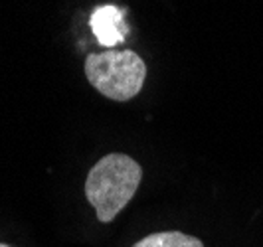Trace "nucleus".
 Returning <instances> with one entry per match:
<instances>
[{
  "label": "nucleus",
  "mask_w": 263,
  "mask_h": 247,
  "mask_svg": "<svg viewBox=\"0 0 263 247\" xmlns=\"http://www.w3.org/2000/svg\"><path fill=\"white\" fill-rule=\"evenodd\" d=\"M143 180L141 164L127 155H105L89 170L85 180V198L95 208L101 223H111L133 200Z\"/></svg>",
  "instance_id": "f257e3e1"
},
{
  "label": "nucleus",
  "mask_w": 263,
  "mask_h": 247,
  "mask_svg": "<svg viewBox=\"0 0 263 247\" xmlns=\"http://www.w3.org/2000/svg\"><path fill=\"white\" fill-rule=\"evenodd\" d=\"M85 75L95 91L113 101H129L143 89L146 65L133 50H105L85 60Z\"/></svg>",
  "instance_id": "f03ea898"
},
{
  "label": "nucleus",
  "mask_w": 263,
  "mask_h": 247,
  "mask_svg": "<svg viewBox=\"0 0 263 247\" xmlns=\"http://www.w3.org/2000/svg\"><path fill=\"white\" fill-rule=\"evenodd\" d=\"M89 26H91L97 42L109 50L123 44L127 34H129V28L125 24V14L113 4L97 6L91 12Z\"/></svg>",
  "instance_id": "7ed1b4c3"
},
{
  "label": "nucleus",
  "mask_w": 263,
  "mask_h": 247,
  "mask_svg": "<svg viewBox=\"0 0 263 247\" xmlns=\"http://www.w3.org/2000/svg\"><path fill=\"white\" fill-rule=\"evenodd\" d=\"M133 247H204L202 239L182 232H157L139 239Z\"/></svg>",
  "instance_id": "20e7f679"
},
{
  "label": "nucleus",
  "mask_w": 263,
  "mask_h": 247,
  "mask_svg": "<svg viewBox=\"0 0 263 247\" xmlns=\"http://www.w3.org/2000/svg\"><path fill=\"white\" fill-rule=\"evenodd\" d=\"M0 247H12V245H6V243H0Z\"/></svg>",
  "instance_id": "39448f33"
}]
</instances>
